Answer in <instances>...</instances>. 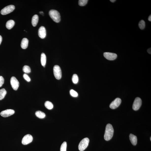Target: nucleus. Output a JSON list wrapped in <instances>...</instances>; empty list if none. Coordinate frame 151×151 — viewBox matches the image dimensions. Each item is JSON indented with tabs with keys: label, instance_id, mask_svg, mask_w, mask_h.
<instances>
[{
	"label": "nucleus",
	"instance_id": "8",
	"mask_svg": "<svg viewBox=\"0 0 151 151\" xmlns=\"http://www.w3.org/2000/svg\"><path fill=\"white\" fill-rule=\"evenodd\" d=\"M121 99L120 98L116 99L110 104L109 107L111 109H115L119 106L121 103Z\"/></svg>",
	"mask_w": 151,
	"mask_h": 151
},
{
	"label": "nucleus",
	"instance_id": "26",
	"mask_svg": "<svg viewBox=\"0 0 151 151\" xmlns=\"http://www.w3.org/2000/svg\"><path fill=\"white\" fill-rule=\"evenodd\" d=\"M70 93L71 96L74 97H77L78 96V94L77 92L73 89H71L70 91Z\"/></svg>",
	"mask_w": 151,
	"mask_h": 151
},
{
	"label": "nucleus",
	"instance_id": "13",
	"mask_svg": "<svg viewBox=\"0 0 151 151\" xmlns=\"http://www.w3.org/2000/svg\"><path fill=\"white\" fill-rule=\"evenodd\" d=\"M130 139L132 144L134 146H136L137 144V138L136 136L132 134L129 136Z\"/></svg>",
	"mask_w": 151,
	"mask_h": 151
},
{
	"label": "nucleus",
	"instance_id": "23",
	"mask_svg": "<svg viewBox=\"0 0 151 151\" xmlns=\"http://www.w3.org/2000/svg\"><path fill=\"white\" fill-rule=\"evenodd\" d=\"M138 26L140 29L143 30L145 27V22L143 20H142L139 23Z\"/></svg>",
	"mask_w": 151,
	"mask_h": 151
},
{
	"label": "nucleus",
	"instance_id": "18",
	"mask_svg": "<svg viewBox=\"0 0 151 151\" xmlns=\"http://www.w3.org/2000/svg\"><path fill=\"white\" fill-rule=\"evenodd\" d=\"M35 115L37 117L40 119H43L45 117L46 115L44 112L40 111H37L36 112Z\"/></svg>",
	"mask_w": 151,
	"mask_h": 151
},
{
	"label": "nucleus",
	"instance_id": "4",
	"mask_svg": "<svg viewBox=\"0 0 151 151\" xmlns=\"http://www.w3.org/2000/svg\"><path fill=\"white\" fill-rule=\"evenodd\" d=\"M53 72L54 76L56 78L59 80L62 77L61 70L60 67L58 65H56L54 66Z\"/></svg>",
	"mask_w": 151,
	"mask_h": 151
},
{
	"label": "nucleus",
	"instance_id": "19",
	"mask_svg": "<svg viewBox=\"0 0 151 151\" xmlns=\"http://www.w3.org/2000/svg\"><path fill=\"white\" fill-rule=\"evenodd\" d=\"M7 91L4 89L0 90V100L3 99L7 94Z\"/></svg>",
	"mask_w": 151,
	"mask_h": 151
},
{
	"label": "nucleus",
	"instance_id": "21",
	"mask_svg": "<svg viewBox=\"0 0 151 151\" xmlns=\"http://www.w3.org/2000/svg\"><path fill=\"white\" fill-rule=\"evenodd\" d=\"M79 79L78 76L76 74L73 75L72 77V81L73 83L76 84L78 82Z\"/></svg>",
	"mask_w": 151,
	"mask_h": 151
},
{
	"label": "nucleus",
	"instance_id": "1",
	"mask_svg": "<svg viewBox=\"0 0 151 151\" xmlns=\"http://www.w3.org/2000/svg\"><path fill=\"white\" fill-rule=\"evenodd\" d=\"M114 130L111 124H108L106 126L104 138L106 141L111 140L113 135Z\"/></svg>",
	"mask_w": 151,
	"mask_h": 151
},
{
	"label": "nucleus",
	"instance_id": "9",
	"mask_svg": "<svg viewBox=\"0 0 151 151\" xmlns=\"http://www.w3.org/2000/svg\"><path fill=\"white\" fill-rule=\"evenodd\" d=\"M104 57L107 60H114L117 59V54L109 52H105L104 53Z\"/></svg>",
	"mask_w": 151,
	"mask_h": 151
},
{
	"label": "nucleus",
	"instance_id": "5",
	"mask_svg": "<svg viewBox=\"0 0 151 151\" xmlns=\"http://www.w3.org/2000/svg\"><path fill=\"white\" fill-rule=\"evenodd\" d=\"M15 9L14 6L10 5L4 8L1 11V14L2 15H6L13 12Z\"/></svg>",
	"mask_w": 151,
	"mask_h": 151
},
{
	"label": "nucleus",
	"instance_id": "16",
	"mask_svg": "<svg viewBox=\"0 0 151 151\" xmlns=\"http://www.w3.org/2000/svg\"><path fill=\"white\" fill-rule=\"evenodd\" d=\"M39 20L38 16L37 15H35L32 17V19L31 23L32 25L34 27L37 25Z\"/></svg>",
	"mask_w": 151,
	"mask_h": 151
},
{
	"label": "nucleus",
	"instance_id": "15",
	"mask_svg": "<svg viewBox=\"0 0 151 151\" xmlns=\"http://www.w3.org/2000/svg\"><path fill=\"white\" fill-rule=\"evenodd\" d=\"M15 22L14 20H10L7 21L6 24V26L7 29L11 30L14 27L15 25Z\"/></svg>",
	"mask_w": 151,
	"mask_h": 151
},
{
	"label": "nucleus",
	"instance_id": "33",
	"mask_svg": "<svg viewBox=\"0 0 151 151\" xmlns=\"http://www.w3.org/2000/svg\"><path fill=\"white\" fill-rule=\"evenodd\" d=\"M40 14H42V15H43L44 14L43 12H40Z\"/></svg>",
	"mask_w": 151,
	"mask_h": 151
},
{
	"label": "nucleus",
	"instance_id": "17",
	"mask_svg": "<svg viewBox=\"0 0 151 151\" xmlns=\"http://www.w3.org/2000/svg\"><path fill=\"white\" fill-rule=\"evenodd\" d=\"M41 62L42 65L43 66L45 67V66L46 63V56L44 53H42L41 57Z\"/></svg>",
	"mask_w": 151,
	"mask_h": 151
},
{
	"label": "nucleus",
	"instance_id": "2",
	"mask_svg": "<svg viewBox=\"0 0 151 151\" xmlns=\"http://www.w3.org/2000/svg\"><path fill=\"white\" fill-rule=\"evenodd\" d=\"M49 15L52 19L56 23H58L60 21V13L56 10H50L49 13Z\"/></svg>",
	"mask_w": 151,
	"mask_h": 151
},
{
	"label": "nucleus",
	"instance_id": "11",
	"mask_svg": "<svg viewBox=\"0 0 151 151\" xmlns=\"http://www.w3.org/2000/svg\"><path fill=\"white\" fill-rule=\"evenodd\" d=\"M15 113V111L12 109H8L4 110L1 112L0 115L4 117H7L13 115Z\"/></svg>",
	"mask_w": 151,
	"mask_h": 151
},
{
	"label": "nucleus",
	"instance_id": "29",
	"mask_svg": "<svg viewBox=\"0 0 151 151\" xmlns=\"http://www.w3.org/2000/svg\"><path fill=\"white\" fill-rule=\"evenodd\" d=\"M147 52L149 54H151V48H149L147 50Z\"/></svg>",
	"mask_w": 151,
	"mask_h": 151
},
{
	"label": "nucleus",
	"instance_id": "30",
	"mask_svg": "<svg viewBox=\"0 0 151 151\" xmlns=\"http://www.w3.org/2000/svg\"><path fill=\"white\" fill-rule=\"evenodd\" d=\"M2 40V36L1 35H0V45L1 43Z\"/></svg>",
	"mask_w": 151,
	"mask_h": 151
},
{
	"label": "nucleus",
	"instance_id": "28",
	"mask_svg": "<svg viewBox=\"0 0 151 151\" xmlns=\"http://www.w3.org/2000/svg\"><path fill=\"white\" fill-rule=\"evenodd\" d=\"M4 79L3 77L1 76H0V87H1L4 83Z\"/></svg>",
	"mask_w": 151,
	"mask_h": 151
},
{
	"label": "nucleus",
	"instance_id": "31",
	"mask_svg": "<svg viewBox=\"0 0 151 151\" xmlns=\"http://www.w3.org/2000/svg\"><path fill=\"white\" fill-rule=\"evenodd\" d=\"M148 20L150 21H151V15H150L148 17Z\"/></svg>",
	"mask_w": 151,
	"mask_h": 151
},
{
	"label": "nucleus",
	"instance_id": "34",
	"mask_svg": "<svg viewBox=\"0 0 151 151\" xmlns=\"http://www.w3.org/2000/svg\"><path fill=\"white\" fill-rule=\"evenodd\" d=\"M150 140H151V137H150Z\"/></svg>",
	"mask_w": 151,
	"mask_h": 151
},
{
	"label": "nucleus",
	"instance_id": "27",
	"mask_svg": "<svg viewBox=\"0 0 151 151\" xmlns=\"http://www.w3.org/2000/svg\"><path fill=\"white\" fill-rule=\"evenodd\" d=\"M24 78L28 82H30V79L29 76L27 75L25 73L23 75Z\"/></svg>",
	"mask_w": 151,
	"mask_h": 151
},
{
	"label": "nucleus",
	"instance_id": "22",
	"mask_svg": "<svg viewBox=\"0 0 151 151\" xmlns=\"http://www.w3.org/2000/svg\"><path fill=\"white\" fill-rule=\"evenodd\" d=\"M23 71L25 73H29L31 72L30 67L27 65H25L23 67Z\"/></svg>",
	"mask_w": 151,
	"mask_h": 151
},
{
	"label": "nucleus",
	"instance_id": "6",
	"mask_svg": "<svg viewBox=\"0 0 151 151\" xmlns=\"http://www.w3.org/2000/svg\"><path fill=\"white\" fill-rule=\"evenodd\" d=\"M142 104V101L141 99L138 97L136 98L133 105V109L135 111H137L140 109Z\"/></svg>",
	"mask_w": 151,
	"mask_h": 151
},
{
	"label": "nucleus",
	"instance_id": "32",
	"mask_svg": "<svg viewBox=\"0 0 151 151\" xmlns=\"http://www.w3.org/2000/svg\"><path fill=\"white\" fill-rule=\"evenodd\" d=\"M110 1L112 2H114L116 0H110Z\"/></svg>",
	"mask_w": 151,
	"mask_h": 151
},
{
	"label": "nucleus",
	"instance_id": "20",
	"mask_svg": "<svg viewBox=\"0 0 151 151\" xmlns=\"http://www.w3.org/2000/svg\"><path fill=\"white\" fill-rule=\"evenodd\" d=\"M45 106L48 109H52L53 108L54 106L52 103L49 101H46L45 103Z\"/></svg>",
	"mask_w": 151,
	"mask_h": 151
},
{
	"label": "nucleus",
	"instance_id": "14",
	"mask_svg": "<svg viewBox=\"0 0 151 151\" xmlns=\"http://www.w3.org/2000/svg\"><path fill=\"white\" fill-rule=\"evenodd\" d=\"M29 41L28 39L24 38L22 39L21 44V46L22 48L26 49L28 47Z\"/></svg>",
	"mask_w": 151,
	"mask_h": 151
},
{
	"label": "nucleus",
	"instance_id": "3",
	"mask_svg": "<svg viewBox=\"0 0 151 151\" xmlns=\"http://www.w3.org/2000/svg\"><path fill=\"white\" fill-rule=\"evenodd\" d=\"M89 139L88 138H85L81 140L78 146V149L79 151H83L85 150L89 145Z\"/></svg>",
	"mask_w": 151,
	"mask_h": 151
},
{
	"label": "nucleus",
	"instance_id": "24",
	"mask_svg": "<svg viewBox=\"0 0 151 151\" xmlns=\"http://www.w3.org/2000/svg\"><path fill=\"white\" fill-rule=\"evenodd\" d=\"M67 143L64 142L61 145L60 148V151H66Z\"/></svg>",
	"mask_w": 151,
	"mask_h": 151
},
{
	"label": "nucleus",
	"instance_id": "7",
	"mask_svg": "<svg viewBox=\"0 0 151 151\" xmlns=\"http://www.w3.org/2000/svg\"><path fill=\"white\" fill-rule=\"evenodd\" d=\"M11 85L12 88L14 90H17L19 88V83L17 79L15 77L13 76L11 77L10 80Z\"/></svg>",
	"mask_w": 151,
	"mask_h": 151
},
{
	"label": "nucleus",
	"instance_id": "12",
	"mask_svg": "<svg viewBox=\"0 0 151 151\" xmlns=\"http://www.w3.org/2000/svg\"><path fill=\"white\" fill-rule=\"evenodd\" d=\"M39 36L42 39H44L46 36V31L45 28L42 26L39 29L38 31Z\"/></svg>",
	"mask_w": 151,
	"mask_h": 151
},
{
	"label": "nucleus",
	"instance_id": "25",
	"mask_svg": "<svg viewBox=\"0 0 151 151\" xmlns=\"http://www.w3.org/2000/svg\"><path fill=\"white\" fill-rule=\"evenodd\" d=\"M88 1L87 0H79L78 1L79 5L81 6H83L87 4Z\"/></svg>",
	"mask_w": 151,
	"mask_h": 151
},
{
	"label": "nucleus",
	"instance_id": "10",
	"mask_svg": "<svg viewBox=\"0 0 151 151\" xmlns=\"http://www.w3.org/2000/svg\"><path fill=\"white\" fill-rule=\"evenodd\" d=\"M33 140V137L30 134L26 135L22 140V144L24 145H27L31 143Z\"/></svg>",
	"mask_w": 151,
	"mask_h": 151
}]
</instances>
